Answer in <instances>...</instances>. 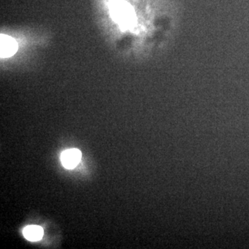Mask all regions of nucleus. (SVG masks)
Wrapping results in <instances>:
<instances>
[{
  "instance_id": "1",
  "label": "nucleus",
  "mask_w": 249,
  "mask_h": 249,
  "mask_svg": "<svg viewBox=\"0 0 249 249\" xmlns=\"http://www.w3.org/2000/svg\"><path fill=\"white\" fill-rule=\"evenodd\" d=\"M111 14L113 19L123 29L129 28L134 22L133 9L130 5L124 1H114L111 4Z\"/></svg>"
},
{
  "instance_id": "2",
  "label": "nucleus",
  "mask_w": 249,
  "mask_h": 249,
  "mask_svg": "<svg viewBox=\"0 0 249 249\" xmlns=\"http://www.w3.org/2000/svg\"><path fill=\"white\" fill-rule=\"evenodd\" d=\"M18 50V44L12 37L4 34L0 36V55L6 58L12 56Z\"/></svg>"
},
{
  "instance_id": "3",
  "label": "nucleus",
  "mask_w": 249,
  "mask_h": 249,
  "mask_svg": "<svg viewBox=\"0 0 249 249\" xmlns=\"http://www.w3.org/2000/svg\"><path fill=\"white\" fill-rule=\"evenodd\" d=\"M81 156V152L78 149L65 150L60 157L62 164L67 169H72L79 163Z\"/></svg>"
},
{
  "instance_id": "4",
  "label": "nucleus",
  "mask_w": 249,
  "mask_h": 249,
  "mask_svg": "<svg viewBox=\"0 0 249 249\" xmlns=\"http://www.w3.org/2000/svg\"><path fill=\"white\" fill-rule=\"evenodd\" d=\"M23 234L28 240L36 242L42 239L44 231L42 228L39 226H28L23 231Z\"/></svg>"
}]
</instances>
